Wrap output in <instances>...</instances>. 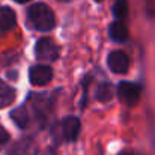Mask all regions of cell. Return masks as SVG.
<instances>
[{
	"mask_svg": "<svg viewBox=\"0 0 155 155\" xmlns=\"http://www.w3.org/2000/svg\"><path fill=\"white\" fill-rule=\"evenodd\" d=\"M27 17L29 21L32 23V26L41 32H48L51 30L56 24L54 20V14L53 11L44 3H35L29 8L27 11Z\"/></svg>",
	"mask_w": 155,
	"mask_h": 155,
	"instance_id": "6da1fadb",
	"label": "cell"
},
{
	"mask_svg": "<svg viewBox=\"0 0 155 155\" xmlns=\"http://www.w3.org/2000/svg\"><path fill=\"white\" fill-rule=\"evenodd\" d=\"M140 86L136 83H130V81H122L117 86V97L122 103L128 107H133L139 103L140 100Z\"/></svg>",
	"mask_w": 155,
	"mask_h": 155,
	"instance_id": "7a4b0ae2",
	"label": "cell"
},
{
	"mask_svg": "<svg viewBox=\"0 0 155 155\" xmlns=\"http://www.w3.org/2000/svg\"><path fill=\"white\" fill-rule=\"evenodd\" d=\"M29 103L32 104V110L35 117L39 120V127H44L45 119H47V113L51 108V100L45 95H33L29 98Z\"/></svg>",
	"mask_w": 155,
	"mask_h": 155,
	"instance_id": "3957f363",
	"label": "cell"
},
{
	"mask_svg": "<svg viewBox=\"0 0 155 155\" xmlns=\"http://www.w3.org/2000/svg\"><path fill=\"white\" fill-rule=\"evenodd\" d=\"M35 53H36V57H38L39 60L51 62V60H56V59L59 57V47L53 42L51 39L42 38V39L38 41Z\"/></svg>",
	"mask_w": 155,
	"mask_h": 155,
	"instance_id": "277c9868",
	"label": "cell"
},
{
	"mask_svg": "<svg viewBox=\"0 0 155 155\" xmlns=\"http://www.w3.org/2000/svg\"><path fill=\"white\" fill-rule=\"evenodd\" d=\"M30 81L35 86H45L51 81L53 78V69L47 65H35L30 68L29 72Z\"/></svg>",
	"mask_w": 155,
	"mask_h": 155,
	"instance_id": "5b68a950",
	"label": "cell"
},
{
	"mask_svg": "<svg viewBox=\"0 0 155 155\" xmlns=\"http://www.w3.org/2000/svg\"><path fill=\"white\" fill-rule=\"evenodd\" d=\"M107 63H108V68L114 72V74H125L130 68V59L128 56L120 50H116V51L110 53L108 54V59H107Z\"/></svg>",
	"mask_w": 155,
	"mask_h": 155,
	"instance_id": "8992f818",
	"label": "cell"
},
{
	"mask_svg": "<svg viewBox=\"0 0 155 155\" xmlns=\"http://www.w3.org/2000/svg\"><path fill=\"white\" fill-rule=\"evenodd\" d=\"M80 133V120L75 116H68L62 120V136L66 142L77 140Z\"/></svg>",
	"mask_w": 155,
	"mask_h": 155,
	"instance_id": "52a82bcc",
	"label": "cell"
},
{
	"mask_svg": "<svg viewBox=\"0 0 155 155\" xmlns=\"http://www.w3.org/2000/svg\"><path fill=\"white\" fill-rule=\"evenodd\" d=\"M8 155H36V145L32 139H21L11 146Z\"/></svg>",
	"mask_w": 155,
	"mask_h": 155,
	"instance_id": "ba28073f",
	"label": "cell"
},
{
	"mask_svg": "<svg viewBox=\"0 0 155 155\" xmlns=\"http://www.w3.org/2000/svg\"><path fill=\"white\" fill-rule=\"evenodd\" d=\"M15 24H17V15H15V12L11 8H8V6L0 8V30L2 32L11 30Z\"/></svg>",
	"mask_w": 155,
	"mask_h": 155,
	"instance_id": "9c48e42d",
	"label": "cell"
},
{
	"mask_svg": "<svg viewBox=\"0 0 155 155\" xmlns=\"http://www.w3.org/2000/svg\"><path fill=\"white\" fill-rule=\"evenodd\" d=\"M11 116H12V120H14L20 128H23V130H26V128L30 125L32 116H30V113H29V110H27V105H21V107L15 108V110L11 113Z\"/></svg>",
	"mask_w": 155,
	"mask_h": 155,
	"instance_id": "30bf717a",
	"label": "cell"
},
{
	"mask_svg": "<svg viewBox=\"0 0 155 155\" xmlns=\"http://www.w3.org/2000/svg\"><path fill=\"white\" fill-rule=\"evenodd\" d=\"M17 92L12 86L6 84L3 80H0V108L8 107L15 101Z\"/></svg>",
	"mask_w": 155,
	"mask_h": 155,
	"instance_id": "8fae6325",
	"label": "cell"
},
{
	"mask_svg": "<svg viewBox=\"0 0 155 155\" xmlns=\"http://www.w3.org/2000/svg\"><path fill=\"white\" fill-rule=\"evenodd\" d=\"M110 38L116 42H125L128 39V30L120 21H114L110 26Z\"/></svg>",
	"mask_w": 155,
	"mask_h": 155,
	"instance_id": "7c38bea8",
	"label": "cell"
},
{
	"mask_svg": "<svg viewBox=\"0 0 155 155\" xmlns=\"http://www.w3.org/2000/svg\"><path fill=\"white\" fill-rule=\"evenodd\" d=\"M113 14L116 18L124 20L128 15V2L127 0H116L113 5Z\"/></svg>",
	"mask_w": 155,
	"mask_h": 155,
	"instance_id": "4fadbf2b",
	"label": "cell"
},
{
	"mask_svg": "<svg viewBox=\"0 0 155 155\" xmlns=\"http://www.w3.org/2000/svg\"><path fill=\"white\" fill-rule=\"evenodd\" d=\"M113 97V91H111V86L108 83H103L98 91H97V100H100L101 103H107L110 101Z\"/></svg>",
	"mask_w": 155,
	"mask_h": 155,
	"instance_id": "5bb4252c",
	"label": "cell"
},
{
	"mask_svg": "<svg viewBox=\"0 0 155 155\" xmlns=\"http://www.w3.org/2000/svg\"><path fill=\"white\" fill-rule=\"evenodd\" d=\"M44 155H56V154H54V151L48 149V151H45V152H44Z\"/></svg>",
	"mask_w": 155,
	"mask_h": 155,
	"instance_id": "9a60e30c",
	"label": "cell"
},
{
	"mask_svg": "<svg viewBox=\"0 0 155 155\" xmlns=\"http://www.w3.org/2000/svg\"><path fill=\"white\" fill-rule=\"evenodd\" d=\"M15 2H18V3H26V2H30V0H15Z\"/></svg>",
	"mask_w": 155,
	"mask_h": 155,
	"instance_id": "2e32d148",
	"label": "cell"
},
{
	"mask_svg": "<svg viewBox=\"0 0 155 155\" xmlns=\"http://www.w3.org/2000/svg\"><path fill=\"white\" fill-rule=\"evenodd\" d=\"M95 2H103V0H95Z\"/></svg>",
	"mask_w": 155,
	"mask_h": 155,
	"instance_id": "e0dca14e",
	"label": "cell"
},
{
	"mask_svg": "<svg viewBox=\"0 0 155 155\" xmlns=\"http://www.w3.org/2000/svg\"><path fill=\"white\" fill-rule=\"evenodd\" d=\"M120 155H127V154H120Z\"/></svg>",
	"mask_w": 155,
	"mask_h": 155,
	"instance_id": "ac0fdd59",
	"label": "cell"
},
{
	"mask_svg": "<svg viewBox=\"0 0 155 155\" xmlns=\"http://www.w3.org/2000/svg\"><path fill=\"white\" fill-rule=\"evenodd\" d=\"M66 2H68V0H66Z\"/></svg>",
	"mask_w": 155,
	"mask_h": 155,
	"instance_id": "d6986e66",
	"label": "cell"
},
{
	"mask_svg": "<svg viewBox=\"0 0 155 155\" xmlns=\"http://www.w3.org/2000/svg\"><path fill=\"white\" fill-rule=\"evenodd\" d=\"M0 146H2V145H0Z\"/></svg>",
	"mask_w": 155,
	"mask_h": 155,
	"instance_id": "ffe728a7",
	"label": "cell"
}]
</instances>
